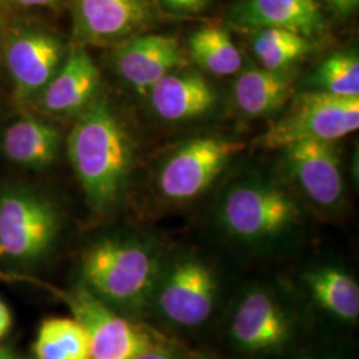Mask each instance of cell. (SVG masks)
<instances>
[{
    "label": "cell",
    "mask_w": 359,
    "mask_h": 359,
    "mask_svg": "<svg viewBox=\"0 0 359 359\" xmlns=\"http://www.w3.org/2000/svg\"><path fill=\"white\" fill-rule=\"evenodd\" d=\"M8 15V6L6 0H0V25H3L7 20Z\"/></svg>",
    "instance_id": "cell-29"
},
{
    "label": "cell",
    "mask_w": 359,
    "mask_h": 359,
    "mask_svg": "<svg viewBox=\"0 0 359 359\" xmlns=\"http://www.w3.org/2000/svg\"><path fill=\"white\" fill-rule=\"evenodd\" d=\"M0 359H13V355L8 353V351H4V350H0Z\"/></svg>",
    "instance_id": "cell-30"
},
{
    "label": "cell",
    "mask_w": 359,
    "mask_h": 359,
    "mask_svg": "<svg viewBox=\"0 0 359 359\" xmlns=\"http://www.w3.org/2000/svg\"><path fill=\"white\" fill-rule=\"evenodd\" d=\"M133 359H173L167 351H164L163 348L156 346L151 347L145 351H142V354L136 355Z\"/></svg>",
    "instance_id": "cell-27"
},
{
    "label": "cell",
    "mask_w": 359,
    "mask_h": 359,
    "mask_svg": "<svg viewBox=\"0 0 359 359\" xmlns=\"http://www.w3.org/2000/svg\"><path fill=\"white\" fill-rule=\"evenodd\" d=\"M156 270L154 257L142 244L107 238L83 258V286L108 306L140 308L151 294Z\"/></svg>",
    "instance_id": "cell-2"
},
{
    "label": "cell",
    "mask_w": 359,
    "mask_h": 359,
    "mask_svg": "<svg viewBox=\"0 0 359 359\" xmlns=\"http://www.w3.org/2000/svg\"><path fill=\"white\" fill-rule=\"evenodd\" d=\"M13 323V317L10 313V309L0 299V339L8 333Z\"/></svg>",
    "instance_id": "cell-26"
},
{
    "label": "cell",
    "mask_w": 359,
    "mask_h": 359,
    "mask_svg": "<svg viewBox=\"0 0 359 359\" xmlns=\"http://www.w3.org/2000/svg\"><path fill=\"white\" fill-rule=\"evenodd\" d=\"M65 59L62 40L41 28H20L7 39L4 60L15 96L31 100L48 86Z\"/></svg>",
    "instance_id": "cell-9"
},
{
    "label": "cell",
    "mask_w": 359,
    "mask_h": 359,
    "mask_svg": "<svg viewBox=\"0 0 359 359\" xmlns=\"http://www.w3.org/2000/svg\"><path fill=\"white\" fill-rule=\"evenodd\" d=\"M100 71L84 47L69 52L56 75L39 95L40 107L53 115L81 114L93 103Z\"/></svg>",
    "instance_id": "cell-13"
},
{
    "label": "cell",
    "mask_w": 359,
    "mask_h": 359,
    "mask_svg": "<svg viewBox=\"0 0 359 359\" xmlns=\"http://www.w3.org/2000/svg\"><path fill=\"white\" fill-rule=\"evenodd\" d=\"M77 46L117 47L151 29L154 0H72Z\"/></svg>",
    "instance_id": "cell-7"
},
{
    "label": "cell",
    "mask_w": 359,
    "mask_h": 359,
    "mask_svg": "<svg viewBox=\"0 0 359 359\" xmlns=\"http://www.w3.org/2000/svg\"><path fill=\"white\" fill-rule=\"evenodd\" d=\"M244 142L219 137H198L184 144L168 158L158 175L161 193L175 201L197 197L210 187Z\"/></svg>",
    "instance_id": "cell-8"
},
{
    "label": "cell",
    "mask_w": 359,
    "mask_h": 359,
    "mask_svg": "<svg viewBox=\"0 0 359 359\" xmlns=\"http://www.w3.org/2000/svg\"><path fill=\"white\" fill-rule=\"evenodd\" d=\"M310 84L339 97H359V57L355 51H339L322 62Z\"/></svg>",
    "instance_id": "cell-23"
},
{
    "label": "cell",
    "mask_w": 359,
    "mask_h": 359,
    "mask_svg": "<svg viewBox=\"0 0 359 359\" xmlns=\"http://www.w3.org/2000/svg\"><path fill=\"white\" fill-rule=\"evenodd\" d=\"M285 149L292 173L310 200L333 206L344 194V177L333 142H295Z\"/></svg>",
    "instance_id": "cell-12"
},
{
    "label": "cell",
    "mask_w": 359,
    "mask_h": 359,
    "mask_svg": "<svg viewBox=\"0 0 359 359\" xmlns=\"http://www.w3.org/2000/svg\"><path fill=\"white\" fill-rule=\"evenodd\" d=\"M310 293L335 317L355 321L359 316V287L346 271L335 268L310 271L305 277Z\"/></svg>",
    "instance_id": "cell-19"
},
{
    "label": "cell",
    "mask_w": 359,
    "mask_h": 359,
    "mask_svg": "<svg viewBox=\"0 0 359 359\" xmlns=\"http://www.w3.org/2000/svg\"><path fill=\"white\" fill-rule=\"evenodd\" d=\"M60 142L59 130L51 124L34 117H25L6 129L3 152L18 165L44 169L56 160Z\"/></svg>",
    "instance_id": "cell-18"
},
{
    "label": "cell",
    "mask_w": 359,
    "mask_h": 359,
    "mask_svg": "<svg viewBox=\"0 0 359 359\" xmlns=\"http://www.w3.org/2000/svg\"><path fill=\"white\" fill-rule=\"evenodd\" d=\"M168 11L180 15H194L204 11L210 0H156Z\"/></svg>",
    "instance_id": "cell-24"
},
{
    "label": "cell",
    "mask_w": 359,
    "mask_h": 359,
    "mask_svg": "<svg viewBox=\"0 0 359 359\" xmlns=\"http://www.w3.org/2000/svg\"><path fill=\"white\" fill-rule=\"evenodd\" d=\"M217 295V280L205 264L197 259L179 262L161 287L158 306L169 321L197 326L210 317Z\"/></svg>",
    "instance_id": "cell-10"
},
{
    "label": "cell",
    "mask_w": 359,
    "mask_h": 359,
    "mask_svg": "<svg viewBox=\"0 0 359 359\" xmlns=\"http://www.w3.org/2000/svg\"><path fill=\"white\" fill-rule=\"evenodd\" d=\"M294 76L286 71L250 68L237 79L233 96L238 109L249 117L278 112L294 93Z\"/></svg>",
    "instance_id": "cell-17"
},
{
    "label": "cell",
    "mask_w": 359,
    "mask_h": 359,
    "mask_svg": "<svg viewBox=\"0 0 359 359\" xmlns=\"http://www.w3.org/2000/svg\"><path fill=\"white\" fill-rule=\"evenodd\" d=\"M25 7H52L56 6L60 0H15Z\"/></svg>",
    "instance_id": "cell-28"
},
{
    "label": "cell",
    "mask_w": 359,
    "mask_h": 359,
    "mask_svg": "<svg viewBox=\"0 0 359 359\" xmlns=\"http://www.w3.org/2000/svg\"><path fill=\"white\" fill-rule=\"evenodd\" d=\"M193 60L216 76H229L240 71L243 57L228 29L206 26L194 31L188 40Z\"/></svg>",
    "instance_id": "cell-20"
},
{
    "label": "cell",
    "mask_w": 359,
    "mask_h": 359,
    "mask_svg": "<svg viewBox=\"0 0 359 359\" xmlns=\"http://www.w3.org/2000/svg\"><path fill=\"white\" fill-rule=\"evenodd\" d=\"M253 51L262 68L286 71L290 65L313 51V43L289 31L264 28L258 29L253 39Z\"/></svg>",
    "instance_id": "cell-22"
},
{
    "label": "cell",
    "mask_w": 359,
    "mask_h": 359,
    "mask_svg": "<svg viewBox=\"0 0 359 359\" xmlns=\"http://www.w3.org/2000/svg\"><path fill=\"white\" fill-rule=\"evenodd\" d=\"M51 289L86 327L90 335V359H133L154 346L149 334L120 317L83 285L71 290Z\"/></svg>",
    "instance_id": "cell-6"
},
{
    "label": "cell",
    "mask_w": 359,
    "mask_h": 359,
    "mask_svg": "<svg viewBox=\"0 0 359 359\" xmlns=\"http://www.w3.org/2000/svg\"><path fill=\"white\" fill-rule=\"evenodd\" d=\"M358 128L359 97L309 90L295 96L286 114L257 139V144L283 149L308 140L333 142Z\"/></svg>",
    "instance_id": "cell-3"
},
{
    "label": "cell",
    "mask_w": 359,
    "mask_h": 359,
    "mask_svg": "<svg viewBox=\"0 0 359 359\" xmlns=\"http://www.w3.org/2000/svg\"><path fill=\"white\" fill-rule=\"evenodd\" d=\"M231 19L237 26L289 31L311 40L325 32V19L317 0H245Z\"/></svg>",
    "instance_id": "cell-14"
},
{
    "label": "cell",
    "mask_w": 359,
    "mask_h": 359,
    "mask_svg": "<svg viewBox=\"0 0 359 359\" xmlns=\"http://www.w3.org/2000/svg\"><path fill=\"white\" fill-rule=\"evenodd\" d=\"M299 209L287 193L266 184H241L222 201L219 217L229 233L245 241L277 236L293 225Z\"/></svg>",
    "instance_id": "cell-5"
},
{
    "label": "cell",
    "mask_w": 359,
    "mask_h": 359,
    "mask_svg": "<svg viewBox=\"0 0 359 359\" xmlns=\"http://www.w3.org/2000/svg\"><path fill=\"white\" fill-rule=\"evenodd\" d=\"M330 10L342 18H348L358 10L359 0H325Z\"/></svg>",
    "instance_id": "cell-25"
},
{
    "label": "cell",
    "mask_w": 359,
    "mask_h": 359,
    "mask_svg": "<svg viewBox=\"0 0 359 359\" xmlns=\"http://www.w3.org/2000/svg\"><path fill=\"white\" fill-rule=\"evenodd\" d=\"M231 334L245 350H276L287 339L289 322L271 295L257 290L240 304L231 322Z\"/></svg>",
    "instance_id": "cell-15"
},
{
    "label": "cell",
    "mask_w": 359,
    "mask_h": 359,
    "mask_svg": "<svg viewBox=\"0 0 359 359\" xmlns=\"http://www.w3.org/2000/svg\"><path fill=\"white\" fill-rule=\"evenodd\" d=\"M34 350L38 359H90V335L75 318L53 317L41 323Z\"/></svg>",
    "instance_id": "cell-21"
},
{
    "label": "cell",
    "mask_w": 359,
    "mask_h": 359,
    "mask_svg": "<svg viewBox=\"0 0 359 359\" xmlns=\"http://www.w3.org/2000/svg\"><path fill=\"white\" fill-rule=\"evenodd\" d=\"M60 228L51 203L26 187L0 194V261L29 265L48 255Z\"/></svg>",
    "instance_id": "cell-4"
},
{
    "label": "cell",
    "mask_w": 359,
    "mask_h": 359,
    "mask_svg": "<svg viewBox=\"0 0 359 359\" xmlns=\"http://www.w3.org/2000/svg\"><path fill=\"white\" fill-rule=\"evenodd\" d=\"M154 114L167 121H185L210 112L217 92L197 74H169L149 90Z\"/></svg>",
    "instance_id": "cell-16"
},
{
    "label": "cell",
    "mask_w": 359,
    "mask_h": 359,
    "mask_svg": "<svg viewBox=\"0 0 359 359\" xmlns=\"http://www.w3.org/2000/svg\"><path fill=\"white\" fill-rule=\"evenodd\" d=\"M67 149L90 205L95 210L114 205L128 179L133 147L108 104L93 102L80 114Z\"/></svg>",
    "instance_id": "cell-1"
},
{
    "label": "cell",
    "mask_w": 359,
    "mask_h": 359,
    "mask_svg": "<svg viewBox=\"0 0 359 359\" xmlns=\"http://www.w3.org/2000/svg\"><path fill=\"white\" fill-rule=\"evenodd\" d=\"M117 74L140 95L182 63L179 41L167 35L142 34L115 47L112 56Z\"/></svg>",
    "instance_id": "cell-11"
}]
</instances>
